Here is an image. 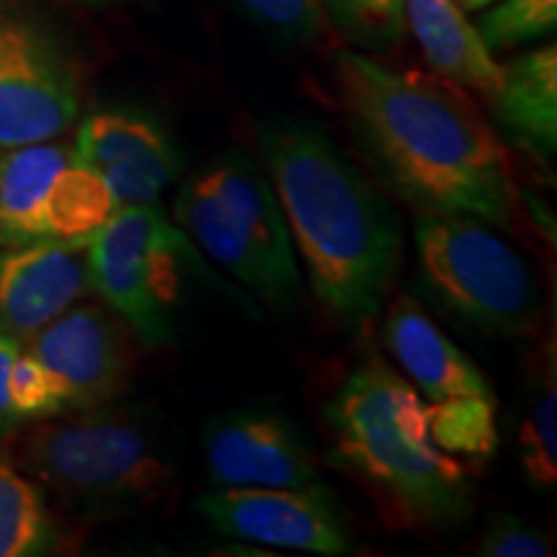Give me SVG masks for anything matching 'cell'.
Returning <instances> with one entry per match:
<instances>
[{
	"mask_svg": "<svg viewBox=\"0 0 557 557\" xmlns=\"http://www.w3.org/2000/svg\"><path fill=\"white\" fill-rule=\"evenodd\" d=\"M472 26L491 52L513 50L557 29V0H504Z\"/></svg>",
	"mask_w": 557,
	"mask_h": 557,
	"instance_id": "23",
	"label": "cell"
},
{
	"mask_svg": "<svg viewBox=\"0 0 557 557\" xmlns=\"http://www.w3.org/2000/svg\"><path fill=\"white\" fill-rule=\"evenodd\" d=\"M478 555L483 557H547L553 555V540L532 521L500 513L485 527L478 542Z\"/></svg>",
	"mask_w": 557,
	"mask_h": 557,
	"instance_id": "27",
	"label": "cell"
},
{
	"mask_svg": "<svg viewBox=\"0 0 557 557\" xmlns=\"http://www.w3.org/2000/svg\"><path fill=\"white\" fill-rule=\"evenodd\" d=\"M496 406V400L426 403L431 438L455 459H487L498 449Z\"/></svg>",
	"mask_w": 557,
	"mask_h": 557,
	"instance_id": "22",
	"label": "cell"
},
{
	"mask_svg": "<svg viewBox=\"0 0 557 557\" xmlns=\"http://www.w3.org/2000/svg\"><path fill=\"white\" fill-rule=\"evenodd\" d=\"M135 333L101 299L60 312L24 348L62 382L67 410L120 400L135 372ZM139 344V341H137Z\"/></svg>",
	"mask_w": 557,
	"mask_h": 557,
	"instance_id": "8",
	"label": "cell"
},
{
	"mask_svg": "<svg viewBox=\"0 0 557 557\" xmlns=\"http://www.w3.org/2000/svg\"><path fill=\"white\" fill-rule=\"evenodd\" d=\"M197 176L222 207L267 248L284 269L297 271L287 220L278 205L269 173L246 150H227L201 169Z\"/></svg>",
	"mask_w": 557,
	"mask_h": 557,
	"instance_id": "18",
	"label": "cell"
},
{
	"mask_svg": "<svg viewBox=\"0 0 557 557\" xmlns=\"http://www.w3.org/2000/svg\"><path fill=\"white\" fill-rule=\"evenodd\" d=\"M73 152L107 181L120 207L156 205L184 165L171 132L137 109H107L86 116Z\"/></svg>",
	"mask_w": 557,
	"mask_h": 557,
	"instance_id": "11",
	"label": "cell"
},
{
	"mask_svg": "<svg viewBox=\"0 0 557 557\" xmlns=\"http://www.w3.org/2000/svg\"><path fill=\"white\" fill-rule=\"evenodd\" d=\"M325 11L348 37L367 47H385L406 29L403 0H325Z\"/></svg>",
	"mask_w": 557,
	"mask_h": 557,
	"instance_id": "25",
	"label": "cell"
},
{
	"mask_svg": "<svg viewBox=\"0 0 557 557\" xmlns=\"http://www.w3.org/2000/svg\"><path fill=\"white\" fill-rule=\"evenodd\" d=\"M235 3L278 37L323 41L331 34L325 0H235Z\"/></svg>",
	"mask_w": 557,
	"mask_h": 557,
	"instance_id": "26",
	"label": "cell"
},
{
	"mask_svg": "<svg viewBox=\"0 0 557 557\" xmlns=\"http://www.w3.org/2000/svg\"><path fill=\"white\" fill-rule=\"evenodd\" d=\"M21 344L18 338H13L9 331L0 329V436H9L13 431L24 426V421L16 416V410L11 406V395H9V380H11V367L13 361L18 359Z\"/></svg>",
	"mask_w": 557,
	"mask_h": 557,
	"instance_id": "28",
	"label": "cell"
},
{
	"mask_svg": "<svg viewBox=\"0 0 557 557\" xmlns=\"http://www.w3.org/2000/svg\"><path fill=\"white\" fill-rule=\"evenodd\" d=\"M9 395L13 410L24 423L67 410V393L62 382L26 348H21L18 359L11 367Z\"/></svg>",
	"mask_w": 557,
	"mask_h": 557,
	"instance_id": "24",
	"label": "cell"
},
{
	"mask_svg": "<svg viewBox=\"0 0 557 557\" xmlns=\"http://www.w3.org/2000/svg\"><path fill=\"white\" fill-rule=\"evenodd\" d=\"M331 459L400 524L449 527L470 517L472 485L434 444L418 389L377 357L359 361L325 403Z\"/></svg>",
	"mask_w": 557,
	"mask_h": 557,
	"instance_id": "3",
	"label": "cell"
},
{
	"mask_svg": "<svg viewBox=\"0 0 557 557\" xmlns=\"http://www.w3.org/2000/svg\"><path fill=\"white\" fill-rule=\"evenodd\" d=\"M81 75L21 0H0V148L58 139L81 114Z\"/></svg>",
	"mask_w": 557,
	"mask_h": 557,
	"instance_id": "7",
	"label": "cell"
},
{
	"mask_svg": "<svg viewBox=\"0 0 557 557\" xmlns=\"http://www.w3.org/2000/svg\"><path fill=\"white\" fill-rule=\"evenodd\" d=\"M184 263H201L199 250L158 205L120 207L88 240L94 295L129 325L145 348L173 338Z\"/></svg>",
	"mask_w": 557,
	"mask_h": 557,
	"instance_id": "6",
	"label": "cell"
},
{
	"mask_svg": "<svg viewBox=\"0 0 557 557\" xmlns=\"http://www.w3.org/2000/svg\"><path fill=\"white\" fill-rule=\"evenodd\" d=\"M88 295H94L88 240L0 246V329L24 346Z\"/></svg>",
	"mask_w": 557,
	"mask_h": 557,
	"instance_id": "12",
	"label": "cell"
},
{
	"mask_svg": "<svg viewBox=\"0 0 557 557\" xmlns=\"http://www.w3.org/2000/svg\"><path fill=\"white\" fill-rule=\"evenodd\" d=\"M555 338H545L532 357L524 418L519 426L521 470L537 487L557 483V374Z\"/></svg>",
	"mask_w": 557,
	"mask_h": 557,
	"instance_id": "20",
	"label": "cell"
},
{
	"mask_svg": "<svg viewBox=\"0 0 557 557\" xmlns=\"http://www.w3.org/2000/svg\"><path fill=\"white\" fill-rule=\"evenodd\" d=\"M73 156V145L58 139L0 148V246L50 240L47 199Z\"/></svg>",
	"mask_w": 557,
	"mask_h": 557,
	"instance_id": "17",
	"label": "cell"
},
{
	"mask_svg": "<svg viewBox=\"0 0 557 557\" xmlns=\"http://www.w3.org/2000/svg\"><path fill=\"white\" fill-rule=\"evenodd\" d=\"M197 506L225 537L331 557L351 549L346 521L325 485L218 487Z\"/></svg>",
	"mask_w": 557,
	"mask_h": 557,
	"instance_id": "9",
	"label": "cell"
},
{
	"mask_svg": "<svg viewBox=\"0 0 557 557\" xmlns=\"http://www.w3.org/2000/svg\"><path fill=\"white\" fill-rule=\"evenodd\" d=\"M259 145L318 302L344 329H361L382 312L400 267L393 205L312 124L271 120Z\"/></svg>",
	"mask_w": 557,
	"mask_h": 557,
	"instance_id": "2",
	"label": "cell"
},
{
	"mask_svg": "<svg viewBox=\"0 0 557 557\" xmlns=\"http://www.w3.org/2000/svg\"><path fill=\"white\" fill-rule=\"evenodd\" d=\"M382 338L408 380L434 406L496 400L491 382L475 361L449 341L416 297L400 295L387 305Z\"/></svg>",
	"mask_w": 557,
	"mask_h": 557,
	"instance_id": "14",
	"label": "cell"
},
{
	"mask_svg": "<svg viewBox=\"0 0 557 557\" xmlns=\"http://www.w3.org/2000/svg\"><path fill=\"white\" fill-rule=\"evenodd\" d=\"M5 438L21 472L86 517L156 513L176 496V459L145 408L65 410Z\"/></svg>",
	"mask_w": 557,
	"mask_h": 557,
	"instance_id": "4",
	"label": "cell"
},
{
	"mask_svg": "<svg viewBox=\"0 0 557 557\" xmlns=\"http://www.w3.org/2000/svg\"><path fill=\"white\" fill-rule=\"evenodd\" d=\"M418 284L442 310L491 336H521L540 323L532 269L493 225L468 214H418Z\"/></svg>",
	"mask_w": 557,
	"mask_h": 557,
	"instance_id": "5",
	"label": "cell"
},
{
	"mask_svg": "<svg viewBox=\"0 0 557 557\" xmlns=\"http://www.w3.org/2000/svg\"><path fill=\"white\" fill-rule=\"evenodd\" d=\"M500 127L542 165L557 152V50L527 52L500 65V86L491 99Z\"/></svg>",
	"mask_w": 557,
	"mask_h": 557,
	"instance_id": "15",
	"label": "cell"
},
{
	"mask_svg": "<svg viewBox=\"0 0 557 557\" xmlns=\"http://www.w3.org/2000/svg\"><path fill=\"white\" fill-rule=\"evenodd\" d=\"M75 3H83V5H114V3H122V0H75Z\"/></svg>",
	"mask_w": 557,
	"mask_h": 557,
	"instance_id": "30",
	"label": "cell"
},
{
	"mask_svg": "<svg viewBox=\"0 0 557 557\" xmlns=\"http://www.w3.org/2000/svg\"><path fill=\"white\" fill-rule=\"evenodd\" d=\"M176 225L194 240L201 253L218 261L243 287L267 299L274 308H289L299 295V271L284 269L267 253L246 227L240 225L218 197L191 176L173 201Z\"/></svg>",
	"mask_w": 557,
	"mask_h": 557,
	"instance_id": "13",
	"label": "cell"
},
{
	"mask_svg": "<svg viewBox=\"0 0 557 557\" xmlns=\"http://www.w3.org/2000/svg\"><path fill=\"white\" fill-rule=\"evenodd\" d=\"M70 549L45 491L0 451V557H45Z\"/></svg>",
	"mask_w": 557,
	"mask_h": 557,
	"instance_id": "19",
	"label": "cell"
},
{
	"mask_svg": "<svg viewBox=\"0 0 557 557\" xmlns=\"http://www.w3.org/2000/svg\"><path fill=\"white\" fill-rule=\"evenodd\" d=\"M457 3L462 11H480V9H485V5L496 3V0H457Z\"/></svg>",
	"mask_w": 557,
	"mask_h": 557,
	"instance_id": "29",
	"label": "cell"
},
{
	"mask_svg": "<svg viewBox=\"0 0 557 557\" xmlns=\"http://www.w3.org/2000/svg\"><path fill=\"white\" fill-rule=\"evenodd\" d=\"M201 449L218 487L323 485L310 444L276 410L235 408L214 416L201 434Z\"/></svg>",
	"mask_w": 557,
	"mask_h": 557,
	"instance_id": "10",
	"label": "cell"
},
{
	"mask_svg": "<svg viewBox=\"0 0 557 557\" xmlns=\"http://www.w3.org/2000/svg\"><path fill=\"white\" fill-rule=\"evenodd\" d=\"M338 96L387 194L418 214L513 225L521 201L513 158L468 88L434 70H398L341 52Z\"/></svg>",
	"mask_w": 557,
	"mask_h": 557,
	"instance_id": "1",
	"label": "cell"
},
{
	"mask_svg": "<svg viewBox=\"0 0 557 557\" xmlns=\"http://www.w3.org/2000/svg\"><path fill=\"white\" fill-rule=\"evenodd\" d=\"M406 26L434 73L475 90L487 101L500 86V65L465 18L457 0H403Z\"/></svg>",
	"mask_w": 557,
	"mask_h": 557,
	"instance_id": "16",
	"label": "cell"
},
{
	"mask_svg": "<svg viewBox=\"0 0 557 557\" xmlns=\"http://www.w3.org/2000/svg\"><path fill=\"white\" fill-rule=\"evenodd\" d=\"M120 209L99 173L78 158L58 173L47 199V227L54 240H90Z\"/></svg>",
	"mask_w": 557,
	"mask_h": 557,
	"instance_id": "21",
	"label": "cell"
}]
</instances>
